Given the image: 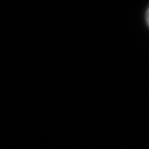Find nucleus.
Instances as JSON below:
<instances>
[{
    "label": "nucleus",
    "mask_w": 149,
    "mask_h": 149,
    "mask_svg": "<svg viewBox=\"0 0 149 149\" xmlns=\"http://www.w3.org/2000/svg\"><path fill=\"white\" fill-rule=\"evenodd\" d=\"M145 18H146V22H147L148 25L149 26V8H148L147 12H146V15H145Z\"/></svg>",
    "instance_id": "1"
}]
</instances>
